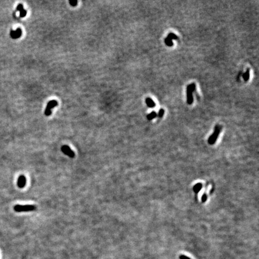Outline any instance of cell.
<instances>
[{
	"label": "cell",
	"instance_id": "1",
	"mask_svg": "<svg viewBox=\"0 0 259 259\" xmlns=\"http://www.w3.org/2000/svg\"><path fill=\"white\" fill-rule=\"evenodd\" d=\"M36 206L35 205H16L14 206L13 209L14 211L17 212H29V211H33L36 209Z\"/></svg>",
	"mask_w": 259,
	"mask_h": 259
},
{
	"label": "cell",
	"instance_id": "2",
	"mask_svg": "<svg viewBox=\"0 0 259 259\" xmlns=\"http://www.w3.org/2000/svg\"><path fill=\"white\" fill-rule=\"evenodd\" d=\"M196 84L193 83L190 84L187 87V102L188 105H192L193 103V93L195 91Z\"/></svg>",
	"mask_w": 259,
	"mask_h": 259
},
{
	"label": "cell",
	"instance_id": "3",
	"mask_svg": "<svg viewBox=\"0 0 259 259\" xmlns=\"http://www.w3.org/2000/svg\"><path fill=\"white\" fill-rule=\"evenodd\" d=\"M221 130V126H220L219 125L215 126L213 134L208 139V143L209 145H214L215 143V142L217 141L219 136Z\"/></svg>",
	"mask_w": 259,
	"mask_h": 259
},
{
	"label": "cell",
	"instance_id": "4",
	"mask_svg": "<svg viewBox=\"0 0 259 259\" xmlns=\"http://www.w3.org/2000/svg\"><path fill=\"white\" fill-rule=\"evenodd\" d=\"M58 105V103L56 100H50L46 106V108L45 109L44 111V115L46 117H49L52 114V109H53L54 108L56 107Z\"/></svg>",
	"mask_w": 259,
	"mask_h": 259
},
{
	"label": "cell",
	"instance_id": "5",
	"mask_svg": "<svg viewBox=\"0 0 259 259\" xmlns=\"http://www.w3.org/2000/svg\"><path fill=\"white\" fill-rule=\"evenodd\" d=\"M61 151L66 154V155L69 156L70 158H74L75 157V154L74 151H73L71 148L67 146V145H63L61 147Z\"/></svg>",
	"mask_w": 259,
	"mask_h": 259
},
{
	"label": "cell",
	"instance_id": "6",
	"mask_svg": "<svg viewBox=\"0 0 259 259\" xmlns=\"http://www.w3.org/2000/svg\"><path fill=\"white\" fill-rule=\"evenodd\" d=\"M22 29L20 28H17L15 31L11 29L10 31V35L13 39H17L18 38H20L22 36Z\"/></svg>",
	"mask_w": 259,
	"mask_h": 259
},
{
	"label": "cell",
	"instance_id": "7",
	"mask_svg": "<svg viewBox=\"0 0 259 259\" xmlns=\"http://www.w3.org/2000/svg\"><path fill=\"white\" fill-rule=\"evenodd\" d=\"M26 179L25 176L24 175L19 176V177L18 178V179H17V182L18 187L20 188H23L26 185Z\"/></svg>",
	"mask_w": 259,
	"mask_h": 259
},
{
	"label": "cell",
	"instance_id": "8",
	"mask_svg": "<svg viewBox=\"0 0 259 259\" xmlns=\"http://www.w3.org/2000/svg\"><path fill=\"white\" fill-rule=\"evenodd\" d=\"M16 11H19V13H20L19 16H20V17H25V16H26V13H27V11H26V10H25V9L23 8V7L22 4H19L17 5V7H16Z\"/></svg>",
	"mask_w": 259,
	"mask_h": 259
},
{
	"label": "cell",
	"instance_id": "9",
	"mask_svg": "<svg viewBox=\"0 0 259 259\" xmlns=\"http://www.w3.org/2000/svg\"><path fill=\"white\" fill-rule=\"evenodd\" d=\"M146 105H147V106L149 107V108H154V107H155V106H156V105H155V102L151 99H150V98H147V99H146Z\"/></svg>",
	"mask_w": 259,
	"mask_h": 259
},
{
	"label": "cell",
	"instance_id": "10",
	"mask_svg": "<svg viewBox=\"0 0 259 259\" xmlns=\"http://www.w3.org/2000/svg\"><path fill=\"white\" fill-rule=\"evenodd\" d=\"M202 188V184L201 183H198L194 186L193 190L196 193H197L200 191Z\"/></svg>",
	"mask_w": 259,
	"mask_h": 259
},
{
	"label": "cell",
	"instance_id": "11",
	"mask_svg": "<svg viewBox=\"0 0 259 259\" xmlns=\"http://www.w3.org/2000/svg\"><path fill=\"white\" fill-rule=\"evenodd\" d=\"M243 78L245 82L248 81V79L250 78V69H248L247 72L243 75Z\"/></svg>",
	"mask_w": 259,
	"mask_h": 259
},
{
	"label": "cell",
	"instance_id": "12",
	"mask_svg": "<svg viewBox=\"0 0 259 259\" xmlns=\"http://www.w3.org/2000/svg\"><path fill=\"white\" fill-rule=\"evenodd\" d=\"M157 116V115L155 112H152L151 114H149L147 115V119L148 120H152V119L155 118Z\"/></svg>",
	"mask_w": 259,
	"mask_h": 259
},
{
	"label": "cell",
	"instance_id": "13",
	"mask_svg": "<svg viewBox=\"0 0 259 259\" xmlns=\"http://www.w3.org/2000/svg\"><path fill=\"white\" fill-rule=\"evenodd\" d=\"M164 41H165L166 44L167 46H170H170H173V44L172 40L171 39H170V38H169V37H167L165 38Z\"/></svg>",
	"mask_w": 259,
	"mask_h": 259
},
{
	"label": "cell",
	"instance_id": "14",
	"mask_svg": "<svg viewBox=\"0 0 259 259\" xmlns=\"http://www.w3.org/2000/svg\"><path fill=\"white\" fill-rule=\"evenodd\" d=\"M167 37H169L172 40H177V39H178V37L177 35H176L175 34L172 33V32H170V33L169 34V35H167Z\"/></svg>",
	"mask_w": 259,
	"mask_h": 259
},
{
	"label": "cell",
	"instance_id": "15",
	"mask_svg": "<svg viewBox=\"0 0 259 259\" xmlns=\"http://www.w3.org/2000/svg\"><path fill=\"white\" fill-rule=\"evenodd\" d=\"M69 3L72 7H76L78 5V1H69Z\"/></svg>",
	"mask_w": 259,
	"mask_h": 259
},
{
	"label": "cell",
	"instance_id": "16",
	"mask_svg": "<svg viewBox=\"0 0 259 259\" xmlns=\"http://www.w3.org/2000/svg\"><path fill=\"white\" fill-rule=\"evenodd\" d=\"M164 114V110L163 109H161L158 112V117L160 118H161L163 117Z\"/></svg>",
	"mask_w": 259,
	"mask_h": 259
},
{
	"label": "cell",
	"instance_id": "17",
	"mask_svg": "<svg viewBox=\"0 0 259 259\" xmlns=\"http://www.w3.org/2000/svg\"><path fill=\"white\" fill-rule=\"evenodd\" d=\"M207 200V196L206 194H203V195L202 197V201L203 202H205Z\"/></svg>",
	"mask_w": 259,
	"mask_h": 259
},
{
	"label": "cell",
	"instance_id": "18",
	"mask_svg": "<svg viewBox=\"0 0 259 259\" xmlns=\"http://www.w3.org/2000/svg\"><path fill=\"white\" fill-rule=\"evenodd\" d=\"M179 259H191L190 257H187V256H184V255H181L180 256H179Z\"/></svg>",
	"mask_w": 259,
	"mask_h": 259
}]
</instances>
